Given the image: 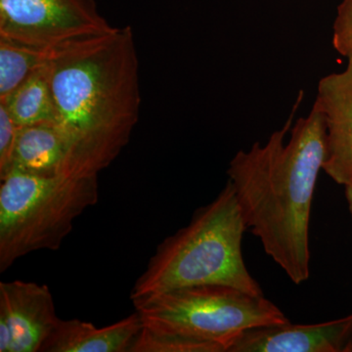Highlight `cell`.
Wrapping results in <instances>:
<instances>
[{"label":"cell","mask_w":352,"mask_h":352,"mask_svg":"<svg viewBox=\"0 0 352 352\" xmlns=\"http://www.w3.org/2000/svg\"><path fill=\"white\" fill-rule=\"evenodd\" d=\"M19 126L14 122L6 104L0 102V180L12 170V160Z\"/></svg>","instance_id":"obj_15"},{"label":"cell","mask_w":352,"mask_h":352,"mask_svg":"<svg viewBox=\"0 0 352 352\" xmlns=\"http://www.w3.org/2000/svg\"><path fill=\"white\" fill-rule=\"evenodd\" d=\"M247 228L231 182L199 208L186 226L166 238L131 289V300L201 285H224L263 296L242 252Z\"/></svg>","instance_id":"obj_3"},{"label":"cell","mask_w":352,"mask_h":352,"mask_svg":"<svg viewBox=\"0 0 352 352\" xmlns=\"http://www.w3.org/2000/svg\"><path fill=\"white\" fill-rule=\"evenodd\" d=\"M59 320L46 285L0 283V352H41Z\"/></svg>","instance_id":"obj_7"},{"label":"cell","mask_w":352,"mask_h":352,"mask_svg":"<svg viewBox=\"0 0 352 352\" xmlns=\"http://www.w3.org/2000/svg\"><path fill=\"white\" fill-rule=\"evenodd\" d=\"M131 300L143 321L214 342L224 352L247 329L289 322L264 295L224 285L185 287Z\"/></svg>","instance_id":"obj_5"},{"label":"cell","mask_w":352,"mask_h":352,"mask_svg":"<svg viewBox=\"0 0 352 352\" xmlns=\"http://www.w3.org/2000/svg\"><path fill=\"white\" fill-rule=\"evenodd\" d=\"M95 0H0V38L56 47L113 31Z\"/></svg>","instance_id":"obj_6"},{"label":"cell","mask_w":352,"mask_h":352,"mask_svg":"<svg viewBox=\"0 0 352 352\" xmlns=\"http://www.w3.org/2000/svg\"><path fill=\"white\" fill-rule=\"evenodd\" d=\"M352 314L308 324H284L247 329L236 336L228 352H349Z\"/></svg>","instance_id":"obj_8"},{"label":"cell","mask_w":352,"mask_h":352,"mask_svg":"<svg viewBox=\"0 0 352 352\" xmlns=\"http://www.w3.org/2000/svg\"><path fill=\"white\" fill-rule=\"evenodd\" d=\"M347 60L344 71L321 78L316 96L326 126L323 170L344 186L352 182V57Z\"/></svg>","instance_id":"obj_9"},{"label":"cell","mask_w":352,"mask_h":352,"mask_svg":"<svg viewBox=\"0 0 352 352\" xmlns=\"http://www.w3.org/2000/svg\"><path fill=\"white\" fill-rule=\"evenodd\" d=\"M346 187V198L347 206H349V210L351 212L352 217V182L349 183Z\"/></svg>","instance_id":"obj_17"},{"label":"cell","mask_w":352,"mask_h":352,"mask_svg":"<svg viewBox=\"0 0 352 352\" xmlns=\"http://www.w3.org/2000/svg\"><path fill=\"white\" fill-rule=\"evenodd\" d=\"M67 166L66 143L54 122L19 127L11 170L54 177L68 176Z\"/></svg>","instance_id":"obj_11"},{"label":"cell","mask_w":352,"mask_h":352,"mask_svg":"<svg viewBox=\"0 0 352 352\" xmlns=\"http://www.w3.org/2000/svg\"><path fill=\"white\" fill-rule=\"evenodd\" d=\"M333 46L344 57H352V0H342L333 25Z\"/></svg>","instance_id":"obj_16"},{"label":"cell","mask_w":352,"mask_h":352,"mask_svg":"<svg viewBox=\"0 0 352 352\" xmlns=\"http://www.w3.org/2000/svg\"><path fill=\"white\" fill-rule=\"evenodd\" d=\"M349 352H352V340H351V347H349Z\"/></svg>","instance_id":"obj_18"},{"label":"cell","mask_w":352,"mask_h":352,"mask_svg":"<svg viewBox=\"0 0 352 352\" xmlns=\"http://www.w3.org/2000/svg\"><path fill=\"white\" fill-rule=\"evenodd\" d=\"M303 97L302 90L281 129L238 152L227 170L247 228L296 285L310 276V215L327 152L318 102L294 124Z\"/></svg>","instance_id":"obj_2"},{"label":"cell","mask_w":352,"mask_h":352,"mask_svg":"<svg viewBox=\"0 0 352 352\" xmlns=\"http://www.w3.org/2000/svg\"><path fill=\"white\" fill-rule=\"evenodd\" d=\"M98 200V175L11 170L0 185V272L32 252L59 250L75 220Z\"/></svg>","instance_id":"obj_4"},{"label":"cell","mask_w":352,"mask_h":352,"mask_svg":"<svg viewBox=\"0 0 352 352\" xmlns=\"http://www.w3.org/2000/svg\"><path fill=\"white\" fill-rule=\"evenodd\" d=\"M0 102L6 104L14 122L19 127L55 122L47 62L15 91Z\"/></svg>","instance_id":"obj_12"},{"label":"cell","mask_w":352,"mask_h":352,"mask_svg":"<svg viewBox=\"0 0 352 352\" xmlns=\"http://www.w3.org/2000/svg\"><path fill=\"white\" fill-rule=\"evenodd\" d=\"M47 68L54 124L68 151L67 175H98L138 122L140 80L131 28L51 48Z\"/></svg>","instance_id":"obj_1"},{"label":"cell","mask_w":352,"mask_h":352,"mask_svg":"<svg viewBox=\"0 0 352 352\" xmlns=\"http://www.w3.org/2000/svg\"><path fill=\"white\" fill-rule=\"evenodd\" d=\"M142 326L136 311L105 327L78 319H60L41 352H131Z\"/></svg>","instance_id":"obj_10"},{"label":"cell","mask_w":352,"mask_h":352,"mask_svg":"<svg viewBox=\"0 0 352 352\" xmlns=\"http://www.w3.org/2000/svg\"><path fill=\"white\" fill-rule=\"evenodd\" d=\"M50 50L0 38V100L41 69L47 62Z\"/></svg>","instance_id":"obj_13"},{"label":"cell","mask_w":352,"mask_h":352,"mask_svg":"<svg viewBox=\"0 0 352 352\" xmlns=\"http://www.w3.org/2000/svg\"><path fill=\"white\" fill-rule=\"evenodd\" d=\"M143 321V320H142ZM131 352H224L219 344L143 321Z\"/></svg>","instance_id":"obj_14"}]
</instances>
